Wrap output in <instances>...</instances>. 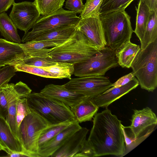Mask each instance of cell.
Segmentation results:
<instances>
[{"mask_svg":"<svg viewBox=\"0 0 157 157\" xmlns=\"http://www.w3.org/2000/svg\"><path fill=\"white\" fill-rule=\"evenodd\" d=\"M93 118V127L87 140L93 157L124 155L126 147L121 121L108 107L97 113Z\"/></svg>","mask_w":157,"mask_h":157,"instance_id":"1","label":"cell"},{"mask_svg":"<svg viewBox=\"0 0 157 157\" xmlns=\"http://www.w3.org/2000/svg\"><path fill=\"white\" fill-rule=\"evenodd\" d=\"M99 50L93 45L87 37L76 27L74 32L66 40L51 48L48 54L56 62L75 64L91 57Z\"/></svg>","mask_w":157,"mask_h":157,"instance_id":"2","label":"cell"},{"mask_svg":"<svg viewBox=\"0 0 157 157\" xmlns=\"http://www.w3.org/2000/svg\"><path fill=\"white\" fill-rule=\"evenodd\" d=\"M99 14L107 46L115 51L130 41L133 31L125 10Z\"/></svg>","mask_w":157,"mask_h":157,"instance_id":"3","label":"cell"},{"mask_svg":"<svg viewBox=\"0 0 157 157\" xmlns=\"http://www.w3.org/2000/svg\"><path fill=\"white\" fill-rule=\"evenodd\" d=\"M132 73L141 88L153 92L157 86V39L141 48L131 65Z\"/></svg>","mask_w":157,"mask_h":157,"instance_id":"4","label":"cell"},{"mask_svg":"<svg viewBox=\"0 0 157 157\" xmlns=\"http://www.w3.org/2000/svg\"><path fill=\"white\" fill-rule=\"evenodd\" d=\"M26 98L31 110L41 116L51 124L75 120L70 107L60 101L40 93H31Z\"/></svg>","mask_w":157,"mask_h":157,"instance_id":"5","label":"cell"},{"mask_svg":"<svg viewBox=\"0 0 157 157\" xmlns=\"http://www.w3.org/2000/svg\"><path fill=\"white\" fill-rule=\"evenodd\" d=\"M51 124L41 116L31 111L18 128V138L29 157H38V141L42 131Z\"/></svg>","mask_w":157,"mask_h":157,"instance_id":"6","label":"cell"},{"mask_svg":"<svg viewBox=\"0 0 157 157\" xmlns=\"http://www.w3.org/2000/svg\"><path fill=\"white\" fill-rule=\"evenodd\" d=\"M118 66L115 51L106 46L91 57L75 64L73 75L78 77L104 76Z\"/></svg>","mask_w":157,"mask_h":157,"instance_id":"7","label":"cell"},{"mask_svg":"<svg viewBox=\"0 0 157 157\" xmlns=\"http://www.w3.org/2000/svg\"><path fill=\"white\" fill-rule=\"evenodd\" d=\"M77 13L62 8L46 15H41L30 32L25 33L23 43L30 41L37 35L58 28L76 26L81 19Z\"/></svg>","mask_w":157,"mask_h":157,"instance_id":"8","label":"cell"},{"mask_svg":"<svg viewBox=\"0 0 157 157\" xmlns=\"http://www.w3.org/2000/svg\"><path fill=\"white\" fill-rule=\"evenodd\" d=\"M131 121L130 126H124L129 129V132L125 130L135 148L154 130L157 124V117L152 109L147 107L141 110H134Z\"/></svg>","mask_w":157,"mask_h":157,"instance_id":"9","label":"cell"},{"mask_svg":"<svg viewBox=\"0 0 157 157\" xmlns=\"http://www.w3.org/2000/svg\"><path fill=\"white\" fill-rule=\"evenodd\" d=\"M64 84L68 90L93 99L112 87L109 79L104 76L78 77Z\"/></svg>","mask_w":157,"mask_h":157,"instance_id":"10","label":"cell"},{"mask_svg":"<svg viewBox=\"0 0 157 157\" xmlns=\"http://www.w3.org/2000/svg\"><path fill=\"white\" fill-rule=\"evenodd\" d=\"M40 15L34 2L24 1L14 3L9 16L17 28L26 33L32 28Z\"/></svg>","mask_w":157,"mask_h":157,"instance_id":"11","label":"cell"},{"mask_svg":"<svg viewBox=\"0 0 157 157\" xmlns=\"http://www.w3.org/2000/svg\"><path fill=\"white\" fill-rule=\"evenodd\" d=\"M76 27L99 49L106 46L99 13L81 18Z\"/></svg>","mask_w":157,"mask_h":157,"instance_id":"12","label":"cell"},{"mask_svg":"<svg viewBox=\"0 0 157 157\" xmlns=\"http://www.w3.org/2000/svg\"><path fill=\"white\" fill-rule=\"evenodd\" d=\"M39 93L44 96L60 101L70 108L75 105L85 97L68 90L64 85L48 84Z\"/></svg>","mask_w":157,"mask_h":157,"instance_id":"13","label":"cell"},{"mask_svg":"<svg viewBox=\"0 0 157 157\" xmlns=\"http://www.w3.org/2000/svg\"><path fill=\"white\" fill-rule=\"evenodd\" d=\"M81 128L79 123L75 120L52 140L39 147L38 157L51 156L71 136Z\"/></svg>","mask_w":157,"mask_h":157,"instance_id":"14","label":"cell"},{"mask_svg":"<svg viewBox=\"0 0 157 157\" xmlns=\"http://www.w3.org/2000/svg\"><path fill=\"white\" fill-rule=\"evenodd\" d=\"M89 130L82 127L71 136L51 157H72L81 150L86 141Z\"/></svg>","mask_w":157,"mask_h":157,"instance_id":"15","label":"cell"},{"mask_svg":"<svg viewBox=\"0 0 157 157\" xmlns=\"http://www.w3.org/2000/svg\"><path fill=\"white\" fill-rule=\"evenodd\" d=\"M139 85L137 79L134 77L125 85L119 87H111L102 94L91 99L99 107H108L114 101L136 88Z\"/></svg>","mask_w":157,"mask_h":157,"instance_id":"16","label":"cell"},{"mask_svg":"<svg viewBox=\"0 0 157 157\" xmlns=\"http://www.w3.org/2000/svg\"><path fill=\"white\" fill-rule=\"evenodd\" d=\"M23 48L17 43L0 38V67L14 66L25 57Z\"/></svg>","mask_w":157,"mask_h":157,"instance_id":"17","label":"cell"},{"mask_svg":"<svg viewBox=\"0 0 157 157\" xmlns=\"http://www.w3.org/2000/svg\"><path fill=\"white\" fill-rule=\"evenodd\" d=\"M99 108L91 98L84 97L78 103L70 108L75 120L79 123H81L91 121L97 113Z\"/></svg>","mask_w":157,"mask_h":157,"instance_id":"18","label":"cell"},{"mask_svg":"<svg viewBox=\"0 0 157 157\" xmlns=\"http://www.w3.org/2000/svg\"><path fill=\"white\" fill-rule=\"evenodd\" d=\"M0 143L5 148L12 151L26 153L20 142L13 133L6 119L0 116Z\"/></svg>","mask_w":157,"mask_h":157,"instance_id":"19","label":"cell"},{"mask_svg":"<svg viewBox=\"0 0 157 157\" xmlns=\"http://www.w3.org/2000/svg\"><path fill=\"white\" fill-rule=\"evenodd\" d=\"M76 29V26L53 29L38 34L29 41L52 40L64 42L72 35Z\"/></svg>","mask_w":157,"mask_h":157,"instance_id":"20","label":"cell"},{"mask_svg":"<svg viewBox=\"0 0 157 157\" xmlns=\"http://www.w3.org/2000/svg\"><path fill=\"white\" fill-rule=\"evenodd\" d=\"M139 45L129 41L115 51L118 65L122 67L130 68L132 63L140 49Z\"/></svg>","mask_w":157,"mask_h":157,"instance_id":"21","label":"cell"},{"mask_svg":"<svg viewBox=\"0 0 157 157\" xmlns=\"http://www.w3.org/2000/svg\"><path fill=\"white\" fill-rule=\"evenodd\" d=\"M8 102L27 97L32 90L25 83L20 81L15 84L6 83L1 87Z\"/></svg>","mask_w":157,"mask_h":157,"instance_id":"22","label":"cell"},{"mask_svg":"<svg viewBox=\"0 0 157 157\" xmlns=\"http://www.w3.org/2000/svg\"><path fill=\"white\" fill-rule=\"evenodd\" d=\"M136 10V26L133 32L139 38L141 43L148 21L151 10L143 0H140Z\"/></svg>","mask_w":157,"mask_h":157,"instance_id":"23","label":"cell"},{"mask_svg":"<svg viewBox=\"0 0 157 157\" xmlns=\"http://www.w3.org/2000/svg\"><path fill=\"white\" fill-rule=\"evenodd\" d=\"M0 32L6 40L16 43H21L17 28L5 12L0 13Z\"/></svg>","mask_w":157,"mask_h":157,"instance_id":"24","label":"cell"},{"mask_svg":"<svg viewBox=\"0 0 157 157\" xmlns=\"http://www.w3.org/2000/svg\"><path fill=\"white\" fill-rule=\"evenodd\" d=\"M157 39V10H151L140 48L143 49Z\"/></svg>","mask_w":157,"mask_h":157,"instance_id":"25","label":"cell"},{"mask_svg":"<svg viewBox=\"0 0 157 157\" xmlns=\"http://www.w3.org/2000/svg\"><path fill=\"white\" fill-rule=\"evenodd\" d=\"M75 120L67 121L56 124H51L45 128L41 132L39 138V148L52 140Z\"/></svg>","mask_w":157,"mask_h":157,"instance_id":"26","label":"cell"},{"mask_svg":"<svg viewBox=\"0 0 157 157\" xmlns=\"http://www.w3.org/2000/svg\"><path fill=\"white\" fill-rule=\"evenodd\" d=\"M63 42L57 41L43 40L27 42L18 44L24 49L25 56H27L42 51L45 49L56 47Z\"/></svg>","mask_w":157,"mask_h":157,"instance_id":"27","label":"cell"},{"mask_svg":"<svg viewBox=\"0 0 157 157\" xmlns=\"http://www.w3.org/2000/svg\"><path fill=\"white\" fill-rule=\"evenodd\" d=\"M74 65L66 62H57L53 65L40 68L53 74L56 78H67L70 79L74 74Z\"/></svg>","mask_w":157,"mask_h":157,"instance_id":"28","label":"cell"},{"mask_svg":"<svg viewBox=\"0 0 157 157\" xmlns=\"http://www.w3.org/2000/svg\"><path fill=\"white\" fill-rule=\"evenodd\" d=\"M65 0H35L40 14L46 15L62 8Z\"/></svg>","mask_w":157,"mask_h":157,"instance_id":"29","label":"cell"},{"mask_svg":"<svg viewBox=\"0 0 157 157\" xmlns=\"http://www.w3.org/2000/svg\"><path fill=\"white\" fill-rule=\"evenodd\" d=\"M134 0H103L99 14L125 9Z\"/></svg>","mask_w":157,"mask_h":157,"instance_id":"30","label":"cell"},{"mask_svg":"<svg viewBox=\"0 0 157 157\" xmlns=\"http://www.w3.org/2000/svg\"><path fill=\"white\" fill-rule=\"evenodd\" d=\"M16 71H22L41 77L56 78L52 73L46 71L41 68L34 66L20 63L13 66Z\"/></svg>","mask_w":157,"mask_h":157,"instance_id":"31","label":"cell"},{"mask_svg":"<svg viewBox=\"0 0 157 157\" xmlns=\"http://www.w3.org/2000/svg\"><path fill=\"white\" fill-rule=\"evenodd\" d=\"M38 67H46L53 65L56 62L54 61L51 56L25 57L20 63Z\"/></svg>","mask_w":157,"mask_h":157,"instance_id":"32","label":"cell"},{"mask_svg":"<svg viewBox=\"0 0 157 157\" xmlns=\"http://www.w3.org/2000/svg\"><path fill=\"white\" fill-rule=\"evenodd\" d=\"M18 99L15 100L8 102V113L6 118L13 133L17 138L18 127L16 120V107Z\"/></svg>","mask_w":157,"mask_h":157,"instance_id":"33","label":"cell"},{"mask_svg":"<svg viewBox=\"0 0 157 157\" xmlns=\"http://www.w3.org/2000/svg\"><path fill=\"white\" fill-rule=\"evenodd\" d=\"M103 0H86L80 13L81 18L99 13V11Z\"/></svg>","mask_w":157,"mask_h":157,"instance_id":"34","label":"cell"},{"mask_svg":"<svg viewBox=\"0 0 157 157\" xmlns=\"http://www.w3.org/2000/svg\"><path fill=\"white\" fill-rule=\"evenodd\" d=\"M31 112L26 98L18 99L16 107V120L18 128L25 116Z\"/></svg>","mask_w":157,"mask_h":157,"instance_id":"35","label":"cell"},{"mask_svg":"<svg viewBox=\"0 0 157 157\" xmlns=\"http://www.w3.org/2000/svg\"><path fill=\"white\" fill-rule=\"evenodd\" d=\"M16 72L13 66L8 65L0 68V87L8 83Z\"/></svg>","mask_w":157,"mask_h":157,"instance_id":"36","label":"cell"},{"mask_svg":"<svg viewBox=\"0 0 157 157\" xmlns=\"http://www.w3.org/2000/svg\"><path fill=\"white\" fill-rule=\"evenodd\" d=\"M84 5L82 0H67L65 7L70 11L81 13Z\"/></svg>","mask_w":157,"mask_h":157,"instance_id":"37","label":"cell"},{"mask_svg":"<svg viewBox=\"0 0 157 157\" xmlns=\"http://www.w3.org/2000/svg\"><path fill=\"white\" fill-rule=\"evenodd\" d=\"M8 105L6 98L0 87V116L6 119L8 113Z\"/></svg>","mask_w":157,"mask_h":157,"instance_id":"38","label":"cell"},{"mask_svg":"<svg viewBox=\"0 0 157 157\" xmlns=\"http://www.w3.org/2000/svg\"><path fill=\"white\" fill-rule=\"evenodd\" d=\"M93 153L87 140L80 151L75 154L74 157H93Z\"/></svg>","mask_w":157,"mask_h":157,"instance_id":"39","label":"cell"},{"mask_svg":"<svg viewBox=\"0 0 157 157\" xmlns=\"http://www.w3.org/2000/svg\"><path fill=\"white\" fill-rule=\"evenodd\" d=\"M134 77L132 72L130 73L121 77L114 83L112 84V87H119L125 85Z\"/></svg>","mask_w":157,"mask_h":157,"instance_id":"40","label":"cell"},{"mask_svg":"<svg viewBox=\"0 0 157 157\" xmlns=\"http://www.w3.org/2000/svg\"><path fill=\"white\" fill-rule=\"evenodd\" d=\"M14 3V0H0V13L6 11Z\"/></svg>","mask_w":157,"mask_h":157,"instance_id":"41","label":"cell"},{"mask_svg":"<svg viewBox=\"0 0 157 157\" xmlns=\"http://www.w3.org/2000/svg\"><path fill=\"white\" fill-rule=\"evenodd\" d=\"M151 10H157V0H143Z\"/></svg>","mask_w":157,"mask_h":157,"instance_id":"42","label":"cell"},{"mask_svg":"<svg viewBox=\"0 0 157 157\" xmlns=\"http://www.w3.org/2000/svg\"><path fill=\"white\" fill-rule=\"evenodd\" d=\"M5 148L2 146V145L0 143V151L3 150L4 151Z\"/></svg>","mask_w":157,"mask_h":157,"instance_id":"43","label":"cell"}]
</instances>
